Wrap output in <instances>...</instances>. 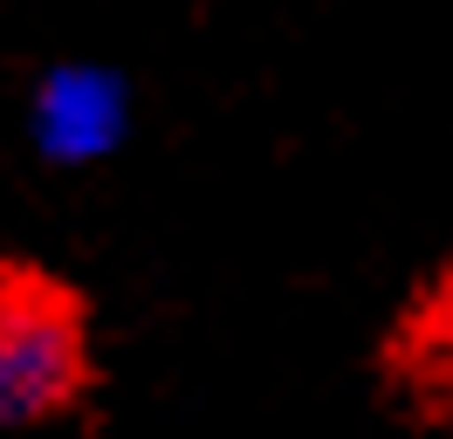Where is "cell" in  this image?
Here are the masks:
<instances>
[{"mask_svg":"<svg viewBox=\"0 0 453 439\" xmlns=\"http://www.w3.org/2000/svg\"><path fill=\"white\" fill-rule=\"evenodd\" d=\"M124 131V82L111 69H49L35 89V137L56 158H96Z\"/></svg>","mask_w":453,"mask_h":439,"instance_id":"obj_3","label":"cell"},{"mask_svg":"<svg viewBox=\"0 0 453 439\" xmlns=\"http://www.w3.org/2000/svg\"><path fill=\"white\" fill-rule=\"evenodd\" d=\"M371 378L405 426L453 433V247L385 316L378 343H371Z\"/></svg>","mask_w":453,"mask_h":439,"instance_id":"obj_2","label":"cell"},{"mask_svg":"<svg viewBox=\"0 0 453 439\" xmlns=\"http://www.w3.org/2000/svg\"><path fill=\"white\" fill-rule=\"evenodd\" d=\"M104 316L69 268L0 247V433L76 426L104 398Z\"/></svg>","mask_w":453,"mask_h":439,"instance_id":"obj_1","label":"cell"}]
</instances>
